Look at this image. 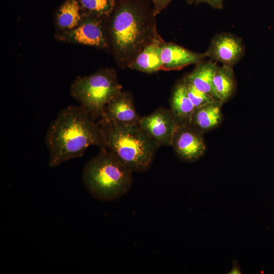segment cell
<instances>
[{
    "instance_id": "obj_1",
    "label": "cell",
    "mask_w": 274,
    "mask_h": 274,
    "mask_svg": "<svg viewBox=\"0 0 274 274\" xmlns=\"http://www.w3.org/2000/svg\"><path fill=\"white\" fill-rule=\"evenodd\" d=\"M45 141L51 167L82 157L90 146L105 148L98 122L80 106H68L59 112L47 129Z\"/></svg>"
},
{
    "instance_id": "obj_2",
    "label": "cell",
    "mask_w": 274,
    "mask_h": 274,
    "mask_svg": "<svg viewBox=\"0 0 274 274\" xmlns=\"http://www.w3.org/2000/svg\"><path fill=\"white\" fill-rule=\"evenodd\" d=\"M111 18L109 36L116 58L130 63L147 44L148 16L144 7L134 0H121Z\"/></svg>"
},
{
    "instance_id": "obj_3",
    "label": "cell",
    "mask_w": 274,
    "mask_h": 274,
    "mask_svg": "<svg viewBox=\"0 0 274 274\" xmlns=\"http://www.w3.org/2000/svg\"><path fill=\"white\" fill-rule=\"evenodd\" d=\"M98 122L105 149L132 172L149 169L158 146L139 125Z\"/></svg>"
},
{
    "instance_id": "obj_4",
    "label": "cell",
    "mask_w": 274,
    "mask_h": 274,
    "mask_svg": "<svg viewBox=\"0 0 274 274\" xmlns=\"http://www.w3.org/2000/svg\"><path fill=\"white\" fill-rule=\"evenodd\" d=\"M132 173L104 148L85 164L82 179L93 197L110 201L121 198L130 191Z\"/></svg>"
},
{
    "instance_id": "obj_5",
    "label": "cell",
    "mask_w": 274,
    "mask_h": 274,
    "mask_svg": "<svg viewBox=\"0 0 274 274\" xmlns=\"http://www.w3.org/2000/svg\"><path fill=\"white\" fill-rule=\"evenodd\" d=\"M121 89L116 72L102 69L89 76L77 77L71 84L70 93L92 118L100 119L107 105Z\"/></svg>"
},
{
    "instance_id": "obj_6",
    "label": "cell",
    "mask_w": 274,
    "mask_h": 274,
    "mask_svg": "<svg viewBox=\"0 0 274 274\" xmlns=\"http://www.w3.org/2000/svg\"><path fill=\"white\" fill-rule=\"evenodd\" d=\"M60 42L104 49L108 47V35L102 18L83 14L80 23L67 31L55 35Z\"/></svg>"
},
{
    "instance_id": "obj_7",
    "label": "cell",
    "mask_w": 274,
    "mask_h": 274,
    "mask_svg": "<svg viewBox=\"0 0 274 274\" xmlns=\"http://www.w3.org/2000/svg\"><path fill=\"white\" fill-rule=\"evenodd\" d=\"M138 125L158 147L172 146L178 128L170 110L163 108L141 118Z\"/></svg>"
},
{
    "instance_id": "obj_8",
    "label": "cell",
    "mask_w": 274,
    "mask_h": 274,
    "mask_svg": "<svg viewBox=\"0 0 274 274\" xmlns=\"http://www.w3.org/2000/svg\"><path fill=\"white\" fill-rule=\"evenodd\" d=\"M202 134L190 125L178 126L172 146L181 160L194 162L203 155L206 145Z\"/></svg>"
},
{
    "instance_id": "obj_9",
    "label": "cell",
    "mask_w": 274,
    "mask_h": 274,
    "mask_svg": "<svg viewBox=\"0 0 274 274\" xmlns=\"http://www.w3.org/2000/svg\"><path fill=\"white\" fill-rule=\"evenodd\" d=\"M204 54L212 60L233 66L243 57L244 47L238 37L223 33L215 37Z\"/></svg>"
},
{
    "instance_id": "obj_10",
    "label": "cell",
    "mask_w": 274,
    "mask_h": 274,
    "mask_svg": "<svg viewBox=\"0 0 274 274\" xmlns=\"http://www.w3.org/2000/svg\"><path fill=\"white\" fill-rule=\"evenodd\" d=\"M138 115L131 96L121 91L111 99L105 107L100 121L126 125H138Z\"/></svg>"
},
{
    "instance_id": "obj_11",
    "label": "cell",
    "mask_w": 274,
    "mask_h": 274,
    "mask_svg": "<svg viewBox=\"0 0 274 274\" xmlns=\"http://www.w3.org/2000/svg\"><path fill=\"white\" fill-rule=\"evenodd\" d=\"M204 53H197L173 43H161V70H180L186 66L198 64L206 57Z\"/></svg>"
},
{
    "instance_id": "obj_12",
    "label": "cell",
    "mask_w": 274,
    "mask_h": 274,
    "mask_svg": "<svg viewBox=\"0 0 274 274\" xmlns=\"http://www.w3.org/2000/svg\"><path fill=\"white\" fill-rule=\"evenodd\" d=\"M170 106L169 110L178 126L190 124L195 108L188 97L183 80L174 88Z\"/></svg>"
},
{
    "instance_id": "obj_13",
    "label": "cell",
    "mask_w": 274,
    "mask_h": 274,
    "mask_svg": "<svg viewBox=\"0 0 274 274\" xmlns=\"http://www.w3.org/2000/svg\"><path fill=\"white\" fill-rule=\"evenodd\" d=\"M223 104L220 100H216L207 106L195 108L189 125L202 133L217 127L222 122Z\"/></svg>"
},
{
    "instance_id": "obj_14",
    "label": "cell",
    "mask_w": 274,
    "mask_h": 274,
    "mask_svg": "<svg viewBox=\"0 0 274 274\" xmlns=\"http://www.w3.org/2000/svg\"><path fill=\"white\" fill-rule=\"evenodd\" d=\"M161 43L154 40L147 44L129 63L132 68L147 73L161 70Z\"/></svg>"
},
{
    "instance_id": "obj_15",
    "label": "cell",
    "mask_w": 274,
    "mask_h": 274,
    "mask_svg": "<svg viewBox=\"0 0 274 274\" xmlns=\"http://www.w3.org/2000/svg\"><path fill=\"white\" fill-rule=\"evenodd\" d=\"M218 67L212 60L200 62L185 78L198 89L217 99L213 89V80Z\"/></svg>"
},
{
    "instance_id": "obj_16",
    "label": "cell",
    "mask_w": 274,
    "mask_h": 274,
    "mask_svg": "<svg viewBox=\"0 0 274 274\" xmlns=\"http://www.w3.org/2000/svg\"><path fill=\"white\" fill-rule=\"evenodd\" d=\"M235 88V80L232 66H218L213 80V89L217 100L223 103L233 94Z\"/></svg>"
},
{
    "instance_id": "obj_17",
    "label": "cell",
    "mask_w": 274,
    "mask_h": 274,
    "mask_svg": "<svg viewBox=\"0 0 274 274\" xmlns=\"http://www.w3.org/2000/svg\"><path fill=\"white\" fill-rule=\"evenodd\" d=\"M82 17L77 0H65L56 12L55 25L58 31L70 30L78 25Z\"/></svg>"
},
{
    "instance_id": "obj_18",
    "label": "cell",
    "mask_w": 274,
    "mask_h": 274,
    "mask_svg": "<svg viewBox=\"0 0 274 274\" xmlns=\"http://www.w3.org/2000/svg\"><path fill=\"white\" fill-rule=\"evenodd\" d=\"M82 14L104 18L109 16L116 7L115 0H77Z\"/></svg>"
},
{
    "instance_id": "obj_19",
    "label": "cell",
    "mask_w": 274,
    "mask_h": 274,
    "mask_svg": "<svg viewBox=\"0 0 274 274\" xmlns=\"http://www.w3.org/2000/svg\"><path fill=\"white\" fill-rule=\"evenodd\" d=\"M183 80L188 97L195 108L207 106L216 101L213 97L198 89L185 79Z\"/></svg>"
},
{
    "instance_id": "obj_20",
    "label": "cell",
    "mask_w": 274,
    "mask_h": 274,
    "mask_svg": "<svg viewBox=\"0 0 274 274\" xmlns=\"http://www.w3.org/2000/svg\"><path fill=\"white\" fill-rule=\"evenodd\" d=\"M172 0H152L153 4V15L155 16L165 9Z\"/></svg>"
},
{
    "instance_id": "obj_21",
    "label": "cell",
    "mask_w": 274,
    "mask_h": 274,
    "mask_svg": "<svg viewBox=\"0 0 274 274\" xmlns=\"http://www.w3.org/2000/svg\"><path fill=\"white\" fill-rule=\"evenodd\" d=\"M224 0H195L196 4L199 3H207L213 8L221 9L223 8Z\"/></svg>"
},
{
    "instance_id": "obj_22",
    "label": "cell",
    "mask_w": 274,
    "mask_h": 274,
    "mask_svg": "<svg viewBox=\"0 0 274 274\" xmlns=\"http://www.w3.org/2000/svg\"><path fill=\"white\" fill-rule=\"evenodd\" d=\"M187 3L189 4H192V3L194 2L195 0H186Z\"/></svg>"
}]
</instances>
